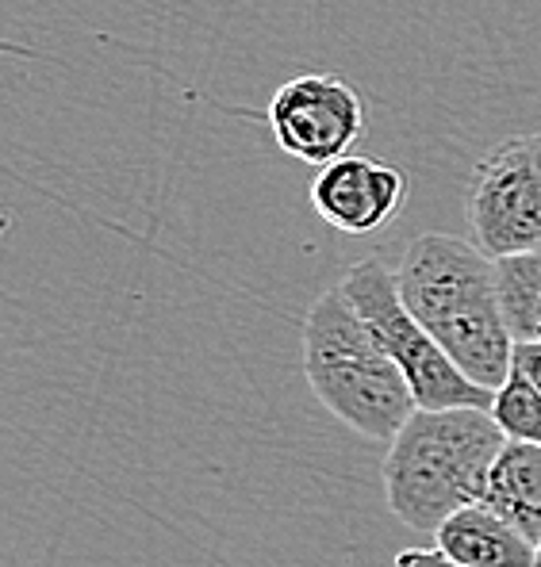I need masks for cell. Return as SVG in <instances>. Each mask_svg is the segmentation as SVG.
I'll list each match as a JSON object with an SVG mask.
<instances>
[{"label": "cell", "instance_id": "obj_9", "mask_svg": "<svg viewBox=\"0 0 541 567\" xmlns=\"http://www.w3.org/2000/svg\"><path fill=\"white\" fill-rule=\"evenodd\" d=\"M484 506L541 545V445L507 441L488 475Z\"/></svg>", "mask_w": 541, "mask_h": 567}, {"label": "cell", "instance_id": "obj_5", "mask_svg": "<svg viewBox=\"0 0 541 567\" xmlns=\"http://www.w3.org/2000/svg\"><path fill=\"white\" fill-rule=\"evenodd\" d=\"M469 227L492 257L541 249V131L503 138L477 162Z\"/></svg>", "mask_w": 541, "mask_h": 567}, {"label": "cell", "instance_id": "obj_14", "mask_svg": "<svg viewBox=\"0 0 541 567\" xmlns=\"http://www.w3.org/2000/svg\"><path fill=\"white\" fill-rule=\"evenodd\" d=\"M538 567H541V545H538Z\"/></svg>", "mask_w": 541, "mask_h": 567}, {"label": "cell", "instance_id": "obj_7", "mask_svg": "<svg viewBox=\"0 0 541 567\" xmlns=\"http://www.w3.org/2000/svg\"><path fill=\"white\" fill-rule=\"evenodd\" d=\"M411 177L380 157L346 154L323 165L312 185V207L338 235H372L404 212Z\"/></svg>", "mask_w": 541, "mask_h": 567}, {"label": "cell", "instance_id": "obj_1", "mask_svg": "<svg viewBox=\"0 0 541 567\" xmlns=\"http://www.w3.org/2000/svg\"><path fill=\"white\" fill-rule=\"evenodd\" d=\"M399 299L472 383L499 391L514 369L496 257L461 235H419L396 265Z\"/></svg>", "mask_w": 541, "mask_h": 567}, {"label": "cell", "instance_id": "obj_12", "mask_svg": "<svg viewBox=\"0 0 541 567\" xmlns=\"http://www.w3.org/2000/svg\"><path fill=\"white\" fill-rule=\"evenodd\" d=\"M392 567H461V564H453L438 548H404V553H396Z\"/></svg>", "mask_w": 541, "mask_h": 567}, {"label": "cell", "instance_id": "obj_13", "mask_svg": "<svg viewBox=\"0 0 541 567\" xmlns=\"http://www.w3.org/2000/svg\"><path fill=\"white\" fill-rule=\"evenodd\" d=\"M514 369L527 372V377L541 388V341L538 346H514Z\"/></svg>", "mask_w": 541, "mask_h": 567}, {"label": "cell", "instance_id": "obj_11", "mask_svg": "<svg viewBox=\"0 0 541 567\" xmlns=\"http://www.w3.org/2000/svg\"><path fill=\"white\" fill-rule=\"evenodd\" d=\"M492 419L507 433V441L541 445V388L527 372L511 369V377L503 380V388L492 399Z\"/></svg>", "mask_w": 541, "mask_h": 567}, {"label": "cell", "instance_id": "obj_6", "mask_svg": "<svg viewBox=\"0 0 541 567\" xmlns=\"http://www.w3.org/2000/svg\"><path fill=\"white\" fill-rule=\"evenodd\" d=\"M269 131L288 157L330 165L357 146L365 131V104L354 85L335 73H299L269 96Z\"/></svg>", "mask_w": 541, "mask_h": 567}, {"label": "cell", "instance_id": "obj_2", "mask_svg": "<svg viewBox=\"0 0 541 567\" xmlns=\"http://www.w3.org/2000/svg\"><path fill=\"white\" fill-rule=\"evenodd\" d=\"M507 433L484 406L415 411L388 441L385 498L407 529L438 533V525L472 503H484L488 475Z\"/></svg>", "mask_w": 541, "mask_h": 567}, {"label": "cell", "instance_id": "obj_10", "mask_svg": "<svg viewBox=\"0 0 541 567\" xmlns=\"http://www.w3.org/2000/svg\"><path fill=\"white\" fill-rule=\"evenodd\" d=\"M496 284L514 346L541 341V249L496 257Z\"/></svg>", "mask_w": 541, "mask_h": 567}, {"label": "cell", "instance_id": "obj_3", "mask_svg": "<svg viewBox=\"0 0 541 567\" xmlns=\"http://www.w3.org/2000/svg\"><path fill=\"white\" fill-rule=\"evenodd\" d=\"M304 377L323 406L357 437L392 441L419 411L399 364L335 284L304 319Z\"/></svg>", "mask_w": 541, "mask_h": 567}, {"label": "cell", "instance_id": "obj_4", "mask_svg": "<svg viewBox=\"0 0 541 567\" xmlns=\"http://www.w3.org/2000/svg\"><path fill=\"white\" fill-rule=\"evenodd\" d=\"M343 288L349 303L357 307V315L369 322L380 346L388 349V357L399 364L419 411H449V406H484V411H492L496 391L465 377L453 364V357L407 311V303L399 299L396 269L369 257V261H357L346 272Z\"/></svg>", "mask_w": 541, "mask_h": 567}, {"label": "cell", "instance_id": "obj_8", "mask_svg": "<svg viewBox=\"0 0 541 567\" xmlns=\"http://www.w3.org/2000/svg\"><path fill=\"white\" fill-rule=\"evenodd\" d=\"M435 548L461 567H538L534 540L522 537L484 503L465 506L438 525Z\"/></svg>", "mask_w": 541, "mask_h": 567}]
</instances>
